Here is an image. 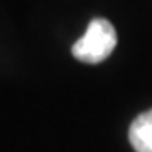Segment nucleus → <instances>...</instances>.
Segmentation results:
<instances>
[{
    "instance_id": "nucleus-1",
    "label": "nucleus",
    "mask_w": 152,
    "mask_h": 152,
    "mask_svg": "<svg viewBox=\"0 0 152 152\" xmlns=\"http://www.w3.org/2000/svg\"><path fill=\"white\" fill-rule=\"evenodd\" d=\"M117 46V33L110 20L94 18L84 35L72 46V55L86 64H99L112 55Z\"/></svg>"
},
{
    "instance_id": "nucleus-2",
    "label": "nucleus",
    "mask_w": 152,
    "mask_h": 152,
    "mask_svg": "<svg viewBox=\"0 0 152 152\" xmlns=\"http://www.w3.org/2000/svg\"><path fill=\"white\" fill-rule=\"evenodd\" d=\"M128 139L136 152H152V108L139 114L128 128Z\"/></svg>"
}]
</instances>
